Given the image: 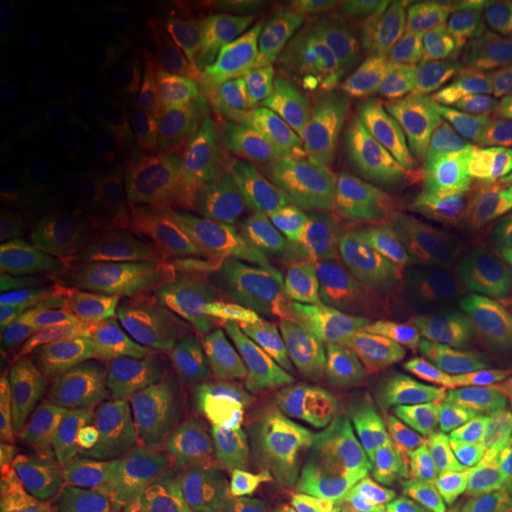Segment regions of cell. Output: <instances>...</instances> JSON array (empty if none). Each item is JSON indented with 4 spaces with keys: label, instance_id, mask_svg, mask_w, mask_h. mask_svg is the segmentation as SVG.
I'll list each match as a JSON object with an SVG mask.
<instances>
[{
    "label": "cell",
    "instance_id": "obj_1",
    "mask_svg": "<svg viewBox=\"0 0 512 512\" xmlns=\"http://www.w3.org/2000/svg\"><path fill=\"white\" fill-rule=\"evenodd\" d=\"M456 389L444 380L354 387L318 408L311 460L323 512H441Z\"/></svg>",
    "mask_w": 512,
    "mask_h": 512
},
{
    "label": "cell",
    "instance_id": "obj_2",
    "mask_svg": "<svg viewBox=\"0 0 512 512\" xmlns=\"http://www.w3.org/2000/svg\"><path fill=\"white\" fill-rule=\"evenodd\" d=\"M512 299V240L456 266L411 273L401 299L396 375L441 380L470 358Z\"/></svg>",
    "mask_w": 512,
    "mask_h": 512
},
{
    "label": "cell",
    "instance_id": "obj_3",
    "mask_svg": "<svg viewBox=\"0 0 512 512\" xmlns=\"http://www.w3.org/2000/svg\"><path fill=\"white\" fill-rule=\"evenodd\" d=\"M50 446L79 512H126L152 486L157 437L95 382L64 399Z\"/></svg>",
    "mask_w": 512,
    "mask_h": 512
},
{
    "label": "cell",
    "instance_id": "obj_4",
    "mask_svg": "<svg viewBox=\"0 0 512 512\" xmlns=\"http://www.w3.org/2000/svg\"><path fill=\"white\" fill-rule=\"evenodd\" d=\"M512 463V299L467 358L456 389L451 475L441 512H479L484 491Z\"/></svg>",
    "mask_w": 512,
    "mask_h": 512
},
{
    "label": "cell",
    "instance_id": "obj_5",
    "mask_svg": "<svg viewBox=\"0 0 512 512\" xmlns=\"http://www.w3.org/2000/svg\"><path fill=\"white\" fill-rule=\"evenodd\" d=\"M235 290L249 325L280 339L313 384L328 373L339 356L337 337L320 275L306 256L264 240L235 273Z\"/></svg>",
    "mask_w": 512,
    "mask_h": 512
},
{
    "label": "cell",
    "instance_id": "obj_6",
    "mask_svg": "<svg viewBox=\"0 0 512 512\" xmlns=\"http://www.w3.org/2000/svg\"><path fill=\"white\" fill-rule=\"evenodd\" d=\"M361 152L349 138L325 133L304 147L275 190V214L313 266L339 261L354 214Z\"/></svg>",
    "mask_w": 512,
    "mask_h": 512
},
{
    "label": "cell",
    "instance_id": "obj_7",
    "mask_svg": "<svg viewBox=\"0 0 512 512\" xmlns=\"http://www.w3.org/2000/svg\"><path fill=\"white\" fill-rule=\"evenodd\" d=\"M377 98L392 119V164L401 176L434 188L472 192L498 202L503 181L472 155L458 128L448 121L413 79L377 64Z\"/></svg>",
    "mask_w": 512,
    "mask_h": 512
},
{
    "label": "cell",
    "instance_id": "obj_8",
    "mask_svg": "<svg viewBox=\"0 0 512 512\" xmlns=\"http://www.w3.org/2000/svg\"><path fill=\"white\" fill-rule=\"evenodd\" d=\"M389 200L411 273L463 264L505 238L496 204L472 192L422 185L392 171Z\"/></svg>",
    "mask_w": 512,
    "mask_h": 512
},
{
    "label": "cell",
    "instance_id": "obj_9",
    "mask_svg": "<svg viewBox=\"0 0 512 512\" xmlns=\"http://www.w3.org/2000/svg\"><path fill=\"white\" fill-rule=\"evenodd\" d=\"M415 74L472 155L491 166V147L505 117L503 50L460 48L425 36L415 50Z\"/></svg>",
    "mask_w": 512,
    "mask_h": 512
},
{
    "label": "cell",
    "instance_id": "obj_10",
    "mask_svg": "<svg viewBox=\"0 0 512 512\" xmlns=\"http://www.w3.org/2000/svg\"><path fill=\"white\" fill-rule=\"evenodd\" d=\"M249 427H197L157 437L152 486L176 512H240Z\"/></svg>",
    "mask_w": 512,
    "mask_h": 512
},
{
    "label": "cell",
    "instance_id": "obj_11",
    "mask_svg": "<svg viewBox=\"0 0 512 512\" xmlns=\"http://www.w3.org/2000/svg\"><path fill=\"white\" fill-rule=\"evenodd\" d=\"M107 311V292L93 273L69 261L36 266L17 280L10 316L31 347L69 354L91 342Z\"/></svg>",
    "mask_w": 512,
    "mask_h": 512
},
{
    "label": "cell",
    "instance_id": "obj_12",
    "mask_svg": "<svg viewBox=\"0 0 512 512\" xmlns=\"http://www.w3.org/2000/svg\"><path fill=\"white\" fill-rule=\"evenodd\" d=\"M320 283L342 366L366 382L392 377L396 373L403 294L339 264L325 268Z\"/></svg>",
    "mask_w": 512,
    "mask_h": 512
},
{
    "label": "cell",
    "instance_id": "obj_13",
    "mask_svg": "<svg viewBox=\"0 0 512 512\" xmlns=\"http://www.w3.org/2000/svg\"><path fill=\"white\" fill-rule=\"evenodd\" d=\"M358 152H361V178H358L354 214L337 264L387 290L403 294L411 280V271L403 259L392 200H389V178L394 164L389 152L384 150L382 138L366 126L358 131Z\"/></svg>",
    "mask_w": 512,
    "mask_h": 512
},
{
    "label": "cell",
    "instance_id": "obj_14",
    "mask_svg": "<svg viewBox=\"0 0 512 512\" xmlns=\"http://www.w3.org/2000/svg\"><path fill=\"white\" fill-rule=\"evenodd\" d=\"M230 53L325 86L342 72L349 38L309 12H249L230 27Z\"/></svg>",
    "mask_w": 512,
    "mask_h": 512
},
{
    "label": "cell",
    "instance_id": "obj_15",
    "mask_svg": "<svg viewBox=\"0 0 512 512\" xmlns=\"http://www.w3.org/2000/svg\"><path fill=\"white\" fill-rule=\"evenodd\" d=\"M313 415L249 427L240 512H323L311 460Z\"/></svg>",
    "mask_w": 512,
    "mask_h": 512
},
{
    "label": "cell",
    "instance_id": "obj_16",
    "mask_svg": "<svg viewBox=\"0 0 512 512\" xmlns=\"http://www.w3.org/2000/svg\"><path fill=\"white\" fill-rule=\"evenodd\" d=\"M107 311L119 325H145L157 320L185 323L192 328L223 330L226 313L197 290L178 266L159 261L131 247L121 256L107 285Z\"/></svg>",
    "mask_w": 512,
    "mask_h": 512
},
{
    "label": "cell",
    "instance_id": "obj_17",
    "mask_svg": "<svg viewBox=\"0 0 512 512\" xmlns=\"http://www.w3.org/2000/svg\"><path fill=\"white\" fill-rule=\"evenodd\" d=\"M325 114L328 107H233L223 147L247 192L280 181Z\"/></svg>",
    "mask_w": 512,
    "mask_h": 512
},
{
    "label": "cell",
    "instance_id": "obj_18",
    "mask_svg": "<svg viewBox=\"0 0 512 512\" xmlns=\"http://www.w3.org/2000/svg\"><path fill=\"white\" fill-rule=\"evenodd\" d=\"M228 375L242 406L271 415L275 422L294 418L287 413L297 408L313 387L290 349L256 325H249L235 339Z\"/></svg>",
    "mask_w": 512,
    "mask_h": 512
},
{
    "label": "cell",
    "instance_id": "obj_19",
    "mask_svg": "<svg viewBox=\"0 0 512 512\" xmlns=\"http://www.w3.org/2000/svg\"><path fill=\"white\" fill-rule=\"evenodd\" d=\"M133 361L138 375L166 401H188L202 387L209 344L192 325L157 320L133 332Z\"/></svg>",
    "mask_w": 512,
    "mask_h": 512
},
{
    "label": "cell",
    "instance_id": "obj_20",
    "mask_svg": "<svg viewBox=\"0 0 512 512\" xmlns=\"http://www.w3.org/2000/svg\"><path fill=\"white\" fill-rule=\"evenodd\" d=\"M0 501L8 512H79L53 446L19 430L0 441Z\"/></svg>",
    "mask_w": 512,
    "mask_h": 512
},
{
    "label": "cell",
    "instance_id": "obj_21",
    "mask_svg": "<svg viewBox=\"0 0 512 512\" xmlns=\"http://www.w3.org/2000/svg\"><path fill=\"white\" fill-rule=\"evenodd\" d=\"M46 95V50L38 12L19 0L0 3V105L15 119Z\"/></svg>",
    "mask_w": 512,
    "mask_h": 512
},
{
    "label": "cell",
    "instance_id": "obj_22",
    "mask_svg": "<svg viewBox=\"0 0 512 512\" xmlns=\"http://www.w3.org/2000/svg\"><path fill=\"white\" fill-rule=\"evenodd\" d=\"M159 124L178 159L197 176H207L216 138V98L209 81L200 74L181 76L166 95Z\"/></svg>",
    "mask_w": 512,
    "mask_h": 512
},
{
    "label": "cell",
    "instance_id": "obj_23",
    "mask_svg": "<svg viewBox=\"0 0 512 512\" xmlns=\"http://www.w3.org/2000/svg\"><path fill=\"white\" fill-rule=\"evenodd\" d=\"M223 81L233 107H328L316 83L230 50L223 57Z\"/></svg>",
    "mask_w": 512,
    "mask_h": 512
},
{
    "label": "cell",
    "instance_id": "obj_24",
    "mask_svg": "<svg viewBox=\"0 0 512 512\" xmlns=\"http://www.w3.org/2000/svg\"><path fill=\"white\" fill-rule=\"evenodd\" d=\"M188 240L192 252L200 256L204 264L219 273L233 275L261 245L256 219L238 204L223 207L214 214L197 216L190 223Z\"/></svg>",
    "mask_w": 512,
    "mask_h": 512
},
{
    "label": "cell",
    "instance_id": "obj_25",
    "mask_svg": "<svg viewBox=\"0 0 512 512\" xmlns=\"http://www.w3.org/2000/svg\"><path fill=\"white\" fill-rule=\"evenodd\" d=\"M60 214L46 197L24 192L5 202L0 221V259L8 266H24L46 256L57 242Z\"/></svg>",
    "mask_w": 512,
    "mask_h": 512
},
{
    "label": "cell",
    "instance_id": "obj_26",
    "mask_svg": "<svg viewBox=\"0 0 512 512\" xmlns=\"http://www.w3.org/2000/svg\"><path fill=\"white\" fill-rule=\"evenodd\" d=\"M128 226L136 235V247L159 261L178 266L195 256L176 216L166 207L159 192L145 181H133L126 192Z\"/></svg>",
    "mask_w": 512,
    "mask_h": 512
},
{
    "label": "cell",
    "instance_id": "obj_27",
    "mask_svg": "<svg viewBox=\"0 0 512 512\" xmlns=\"http://www.w3.org/2000/svg\"><path fill=\"white\" fill-rule=\"evenodd\" d=\"M62 121L69 138L88 152H107L112 145V119L105 93L91 81H76L62 98Z\"/></svg>",
    "mask_w": 512,
    "mask_h": 512
},
{
    "label": "cell",
    "instance_id": "obj_28",
    "mask_svg": "<svg viewBox=\"0 0 512 512\" xmlns=\"http://www.w3.org/2000/svg\"><path fill=\"white\" fill-rule=\"evenodd\" d=\"M119 197L105 178L98 174H79L72 183L69 219L81 238L112 240L119 223Z\"/></svg>",
    "mask_w": 512,
    "mask_h": 512
},
{
    "label": "cell",
    "instance_id": "obj_29",
    "mask_svg": "<svg viewBox=\"0 0 512 512\" xmlns=\"http://www.w3.org/2000/svg\"><path fill=\"white\" fill-rule=\"evenodd\" d=\"M143 50L162 67H183L207 50V31L195 15H162L145 29Z\"/></svg>",
    "mask_w": 512,
    "mask_h": 512
},
{
    "label": "cell",
    "instance_id": "obj_30",
    "mask_svg": "<svg viewBox=\"0 0 512 512\" xmlns=\"http://www.w3.org/2000/svg\"><path fill=\"white\" fill-rule=\"evenodd\" d=\"M505 67V117L491 147V169L505 181L512 174V46L503 50Z\"/></svg>",
    "mask_w": 512,
    "mask_h": 512
},
{
    "label": "cell",
    "instance_id": "obj_31",
    "mask_svg": "<svg viewBox=\"0 0 512 512\" xmlns=\"http://www.w3.org/2000/svg\"><path fill=\"white\" fill-rule=\"evenodd\" d=\"M479 512H512V463L491 479Z\"/></svg>",
    "mask_w": 512,
    "mask_h": 512
},
{
    "label": "cell",
    "instance_id": "obj_32",
    "mask_svg": "<svg viewBox=\"0 0 512 512\" xmlns=\"http://www.w3.org/2000/svg\"><path fill=\"white\" fill-rule=\"evenodd\" d=\"M496 209H498V214H501L503 226L508 228L510 240H512V174L505 178L501 185V195H498Z\"/></svg>",
    "mask_w": 512,
    "mask_h": 512
}]
</instances>
